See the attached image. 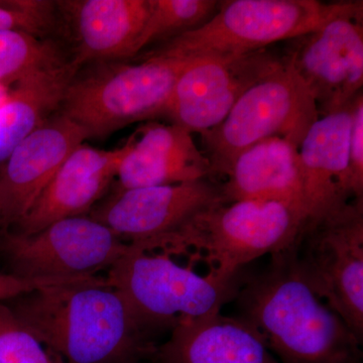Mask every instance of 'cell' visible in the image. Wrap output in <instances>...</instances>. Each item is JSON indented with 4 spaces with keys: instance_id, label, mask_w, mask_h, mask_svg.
<instances>
[{
    "instance_id": "obj_27",
    "label": "cell",
    "mask_w": 363,
    "mask_h": 363,
    "mask_svg": "<svg viewBox=\"0 0 363 363\" xmlns=\"http://www.w3.org/2000/svg\"><path fill=\"white\" fill-rule=\"evenodd\" d=\"M7 96H9V94H6L4 86L0 85V106L6 102Z\"/></svg>"
},
{
    "instance_id": "obj_17",
    "label": "cell",
    "mask_w": 363,
    "mask_h": 363,
    "mask_svg": "<svg viewBox=\"0 0 363 363\" xmlns=\"http://www.w3.org/2000/svg\"><path fill=\"white\" fill-rule=\"evenodd\" d=\"M116 191L211 179V167L192 133L177 124L150 123L130 136Z\"/></svg>"
},
{
    "instance_id": "obj_4",
    "label": "cell",
    "mask_w": 363,
    "mask_h": 363,
    "mask_svg": "<svg viewBox=\"0 0 363 363\" xmlns=\"http://www.w3.org/2000/svg\"><path fill=\"white\" fill-rule=\"evenodd\" d=\"M190 61L143 55L135 63L92 64L76 74L58 111L88 138H107L130 124L162 116Z\"/></svg>"
},
{
    "instance_id": "obj_13",
    "label": "cell",
    "mask_w": 363,
    "mask_h": 363,
    "mask_svg": "<svg viewBox=\"0 0 363 363\" xmlns=\"http://www.w3.org/2000/svg\"><path fill=\"white\" fill-rule=\"evenodd\" d=\"M88 138L57 111L14 149L0 172L2 231L23 220L67 157Z\"/></svg>"
},
{
    "instance_id": "obj_18",
    "label": "cell",
    "mask_w": 363,
    "mask_h": 363,
    "mask_svg": "<svg viewBox=\"0 0 363 363\" xmlns=\"http://www.w3.org/2000/svg\"><path fill=\"white\" fill-rule=\"evenodd\" d=\"M152 363H279L257 331L221 312L189 320L156 345Z\"/></svg>"
},
{
    "instance_id": "obj_12",
    "label": "cell",
    "mask_w": 363,
    "mask_h": 363,
    "mask_svg": "<svg viewBox=\"0 0 363 363\" xmlns=\"http://www.w3.org/2000/svg\"><path fill=\"white\" fill-rule=\"evenodd\" d=\"M223 202L220 186L212 179L114 191L89 216L131 245L173 233L203 208Z\"/></svg>"
},
{
    "instance_id": "obj_14",
    "label": "cell",
    "mask_w": 363,
    "mask_h": 363,
    "mask_svg": "<svg viewBox=\"0 0 363 363\" xmlns=\"http://www.w3.org/2000/svg\"><path fill=\"white\" fill-rule=\"evenodd\" d=\"M55 4L58 33L70 42L69 56L81 68L136 57L150 0H61Z\"/></svg>"
},
{
    "instance_id": "obj_2",
    "label": "cell",
    "mask_w": 363,
    "mask_h": 363,
    "mask_svg": "<svg viewBox=\"0 0 363 363\" xmlns=\"http://www.w3.org/2000/svg\"><path fill=\"white\" fill-rule=\"evenodd\" d=\"M241 319L279 363H362V342L298 274L288 250L267 271L242 279Z\"/></svg>"
},
{
    "instance_id": "obj_29",
    "label": "cell",
    "mask_w": 363,
    "mask_h": 363,
    "mask_svg": "<svg viewBox=\"0 0 363 363\" xmlns=\"http://www.w3.org/2000/svg\"><path fill=\"white\" fill-rule=\"evenodd\" d=\"M130 363H143V362H130Z\"/></svg>"
},
{
    "instance_id": "obj_1",
    "label": "cell",
    "mask_w": 363,
    "mask_h": 363,
    "mask_svg": "<svg viewBox=\"0 0 363 363\" xmlns=\"http://www.w3.org/2000/svg\"><path fill=\"white\" fill-rule=\"evenodd\" d=\"M6 303L64 363L143 362L157 345L105 278L44 286Z\"/></svg>"
},
{
    "instance_id": "obj_11",
    "label": "cell",
    "mask_w": 363,
    "mask_h": 363,
    "mask_svg": "<svg viewBox=\"0 0 363 363\" xmlns=\"http://www.w3.org/2000/svg\"><path fill=\"white\" fill-rule=\"evenodd\" d=\"M281 63V55L269 49L191 60L162 116L189 133L201 135L223 121L238 99Z\"/></svg>"
},
{
    "instance_id": "obj_6",
    "label": "cell",
    "mask_w": 363,
    "mask_h": 363,
    "mask_svg": "<svg viewBox=\"0 0 363 363\" xmlns=\"http://www.w3.org/2000/svg\"><path fill=\"white\" fill-rule=\"evenodd\" d=\"M343 2L316 0H228L206 23L157 45L147 56L179 60L234 56L267 49L317 30Z\"/></svg>"
},
{
    "instance_id": "obj_22",
    "label": "cell",
    "mask_w": 363,
    "mask_h": 363,
    "mask_svg": "<svg viewBox=\"0 0 363 363\" xmlns=\"http://www.w3.org/2000/svg\"><path fill=\"white\" fill-rule=\"evenodd\" d=\"M71 60L52 39L21 30H0V85L18 82L33 72Z\"/></svg>"
},
{
    "instance_id": "obj_26",
    "label": "cell",
    "mask_w": 363,
    "mask_h": 363,
    "mask_svg": "<svg viewBox=\"0 0 363 363\" xmlns=\"http://www.w3.org/2000/svg\"><path fill=\"white\" fill-rule=\"evenodd\" d=\"M78 281V279H75ZM72 281L59 279H26L13 276L9 272H0V303L7 302L13 298L32 292L44 286L57 285Z\"/></svg>"
},
{
    "instance_id": "obj_16",
    "label": "cell",
    "mask_w": 363,
    "mask_h": 363,
    "mask_svg": "<svg viewBox=\"0 0 363 363\" xmlns=\"http://www.w3.org/2000/svg\"><path fill=\"white\" fill-rule=\"evenodd\" d=\"M353 100L318 117L300 147L303 197L309 219L319 218L352 201L350 140Z\"/></svg>"
},
{
    "instance_id": "obj_7",
    "label": "cell",
    "mask_w": 363,
    "mask_h": 363,
    "mask_svg": "<svg viewBox=\"0 0 363 363\" xmlns=\"http://www.w3.org/2000/svg\"><path fill=\"white\" fill-rule=\"evenodd\" d=\"M318 117L309 91L283 60L238 99L223 121L200 135L212 177L224 178L241 152L267 138H285L298 149Z\"/></svg>"
},
{
    "instance_id": "obj_8",
    "label": "cell",
    "mask_w": 363,
    "mask_h": 363,
    "mask_svg": "<svg viewBox=\"0 0 363 363\" xmlns=\"http://www.w3.org/2000/svg\"><path fill=\"white\" fill-rule=\"evenodd\" d=\"M289 252L313 292L363 342V200L307 218Z\"/></svg>"
},
{
    "instance_id": "obj_3",
    "label": "cell",
    "mask_w": 363,
    "mask_h": 363,
    "mask_svg": "<svg viewBox=\"0 0 363 363\" xmlns=\"http://www.w3.org/2000/svg\"><path fill=\"white\" fill-rule=\"evenodd\" d=\"M307 218L303 208L291 203L219 202L203 208L173 233L133 247L204 262L208 272L230 278L262 255L288 250Z\"/></svg>"
},
{
    "instance_id": "obj_5",
    "label": "cell",
    "mask_w": 363,
    "mask_h": 363,
    "mask_svg": "<svg viewBox=\"0 0 363 363\" xmlns=\"http://www.w3.org/2000/svg\"><path fill=\"white\" fill-rule=\"evenodd\" d=\"M106 281L125 298L150 334L207 315L238 296L241 274L222 278L201 276L162 253L145 252L130 245L107 271Z\"/></svg>"
},
{
    "instance_id": "obj_21",
    "label": "cell",
    "mask_w": 363,
    "mask_h": 363,
    "mask_svg": "<svg viewBox=\"0 0 363 363\" xmlns=\"http://www.w3.org/2000/svg\"><path fill=\"white\" fill-rule=\"evenodd\" d=\"M216 0H150V11L136 45V56L206 23L218 11Z\"/></svg>"
},
{
    "instance_id": "obj_19",
    "label": "cell",
    "mask_w": 363,
    "mask_h": 363,
    "mask_svg": "<svg viewBox=\"0 0 363 363\" xmlns=\"http://www.w3.org/2000/svg\"><path fill=\"white\" fill-rule=\"evenodd\" d=\"M224 179L219 183L223 203L269 200L291 203L306 211L298 147L285 138H267L248 147Z\"/></svg>"
},
{
    "instance_id": "obj_23",
    "label": "cell",
    "mask_w": 363,
    "mask_h": 363,
    "mask_svg": "<svg viewBox=\"0 0 363 363\" xmlns=\"http://www.w3.org/2000/svg\"><path fill=\"white\" fill-rule=\"evenodd\" d=\"M0 363H64L0 303Z\"/></svg>"
},
{
    "instance_id": "obj_25",
    "label": "cell",
    "mask_w": 363,
    "mask_h": 363,
    "mask_svg": "<svg viewBox=\"0 0 363 363\" xmlns=\"http://www.w3.org/2000/svg\"><path fill=\"white\" fill-rule=\"evenodd\" d=\"M350 173L353 199L363 200V93L353 99L350 140Z\"/></svg>"
},
{
    "instance_id": "obj_28",
    "label": "cell",
    "mask_w": 363,
    "mask_h": 363,
    "mask_svg": "<svg viewBox=\"0 0 363 363\" xmlns=\"http://www.w3.org/2000/svg\"><path fill=\"white\" fill-rule=\"evenodd\" d=\"M2 231L1 218H0V233Z\"/></svg>"
},
{
    "instance_id": "obj_15",
    "label": "cell",
    "mask_w": 363,
    "mask_h": 363,
    "mask_svg": "<svg viewBox=\"0 0 363 363\" xmlns=\"http://www.w3.org/2000/svg\"><path fill=\"white\" fill-rule=\"evenodd\" d=\"M130 145V138L113 150L81 143L60 166L23 220L9 230L32 234L62 219L87 216L106 195Z\"/></svg>"
},
{
    "instance_id": "obj_10",
    "label": "cell",
    "mask_w": 363,
    "mask_h": 363,
    "mask_svg": "<svg viewBox=\"0 0 363 363\" xmlns=\"http://www.w3.org/2000/svg\"><path fill=\"white\" fill-rule=\"evenodd\" d=\"M281 58L317 105L319 116L343 108L363 87V2H343L317 30L286 42Z\"/></svg>"
},
{
    "instance_id": "obj_9",
    "label": "cell",
    "mask_w": 363,
    "mask_h": 363,
    "mask_svg": "<svg viewBox=\"0 0 363 363\" xmlns=\"http://www.w3.org/2000/svg\"><path fill=\"white\" fill-rule=\"evenodd\" d=\"M128 247L89 215L62 219L32 234L0 233V255L9 274L33 281L94 278L108 271Z\"/></svg>"
},
{
    "instance_id": "obj_24",
    "label": "cell",
    "mask_w": 363,
    "mask_h": 363,
    "mask_svg": "<svg viewBox=\"0 0 363 363\" xmlns=\"http://www.w3.org/2000/svg\"><path fill=\"white\" fill-rule=\"evenodd\" d=\"M0 30H21L49 39L58 32L56 4L49 0L0 1Z\"/></svg>"
},
{
    "instance_id": "obj_20",
    "label": "cell",
    "mask_w": 363,
    "mask_h": 363,
    "mask_svg": "<svg viewBox=\"0 0 363 363\" xmlns=\"http://www.w3.org/2000/svg\"><path fill=\"white\" fill-rule=\"evenodd\" d=\"M80 69L68 60L16 82V89L0 106V162L59 111L67 88Z\"/></svg>"
}]
</instances>
